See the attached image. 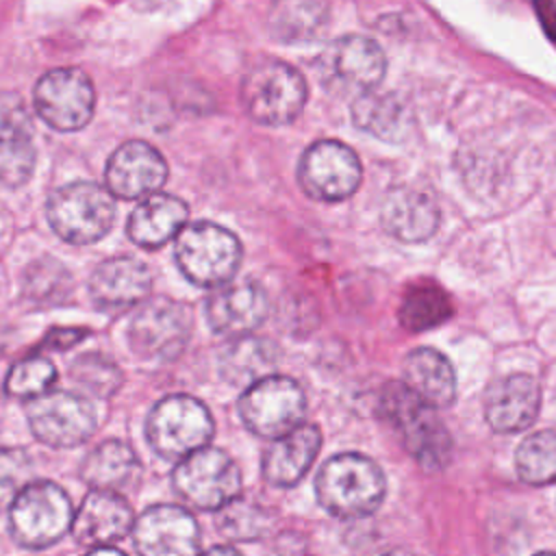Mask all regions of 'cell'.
Masks as SVG:
<instances>
[{"label":"cell","instance_id":"obj_20","mask_svg":"<svg viewBox=\"0 0 556 556\" xmlns=\"http://www.w3.org/2000/svg\"><path fill=\"white\" fill-rule=\"evenodd\" d=\"M541 389L528 374H510L495 380L484 393V417L495 432H521L539 413Z\"/></svg>","mask_w":556,"mask_h":556},{"label":"cell","instance_id":"obj_1","mask_svg":"<svg viewBox=\"0 0 556 556\" xmlns=\"http://www.w3.org/2000/svg\"><path fill=\"white\" fill-rule=\"evenodd\" d=\"M315 495L324 510L339 519H361L371 515L384 497V476L380 467L354 452L328 458L317 478Z\"/></svg>","mask_w":556,"mask_h":556},{"label":"cell","instance_id":"obj_31","mask_svg":"<svg viewBox=\"0 0 556 556\" xmlns=\"http://www.w3.org/2000/svg\"><path fill=\"white\" fill-rule=\"evenodd\" d=\"M452 315L447 295L434 285L413 287L400 306V319L408 330H428L443 324Z\"/></svg>","mask_w":556,"mask_h":556},{"label":"cell","instance_id":"obj_23","mask_svg":"<svg viewBox=\"0 0 556 556\" xmlns=\"http://www.w3.org/2000/svg\"><path fill=\"white\" fill-rule=\"evenodd\" d=\"M380 222L391 237L404 243H419L434 235L439 208L426 191L395 189L382 202Z\"/></svg>","mask_w":556,"mask_h":556},{"label":"cell","instance_id":"obj_6","mask_svg":"<svg viewBox=\"0 0 556 556\" xmlns=\"http://www.w3.org/2000/svg\"><path fill=\"white\" fill-rule=\"evenodd\" d=\"M382 415L400 432L408 454L426 469H441L452 452L445 426L434 408L419 400L404 382L391 384L382 395Z\"/></svg>","mask_w":556,"mask_h":556},{"label":"cell","instance_id":"obj_14","mask_svg":"<svg viewBox=\"0 0 556 556\" xmlns=\"http://www.w3.org/2000/svg\"><path fill=\"white\" fill-rule=\"evenodd\" d=\"M363 178V167L352 148L334 139H321L306 148L298 165V180L306 195L319 202L350 198Z\"/></svg>","mask_w":556,"mask_h":556},{"label":"cell","instance_id":"obj_7","mask_svg":"<svg viewBox=\"0 0 556 556\" xmlns=\"http://www.w3.org/2000/svg\"><path fill=\"white\" fill-rule=\"evenodd\" d=\"M241 104L254 122L285 126L304 109L306 83L289 63L263 61L243 76Z\"/></svg>","mask_w":556,"mask_h":556},{"label":"cell","instance_id":"obj_16","mask_svg":"<svg viewBox=\"0 0 556 556\" xmlns=\"http://www.w3.org/2000/svg\"><path fill=\"white\" fill-rule=\"evenodd\" d=\"M104 178L113 195L137 200L156 193L165 185L167 163L154 146L130 139L109 156Z\"/></svg>","mask_w":556,"mask_h":556},{"label":"cell","instance_id":"obj_25","mask_svg":"<svg viewBox=\"0 0 556 556\" xmlns=\"http://www.w3.org/2000/svg\"><path fill=\"white\" fill-rule=\"evenodd\" d=\"M278 365V345L265 337L241 334L228 341L219 356V376L235 387H248L269 376Z\"/></svg>","mask_w":556,"mask_h":556},{"label":"cell","instance_id":"obj_4","mask_svg":"<svg viewBox=\"0 0 556 556\" xmlns=\"http://www.w3.org/2000/svg\"><path fill=\"white\" fill-rule=\"evenodd\" d=\"M243 248L235 232L213 222L182 226L176 235L174 258L182 276L198 287L228 282L241 265Z\"/></svg>","mask_w":556,"mask_h":556},{"label":"cell","instance_id":"obj_29","mask_svg":"<svg viewBox=\"0 0 556 556\" xmlns=\"http://www.w3.org/2000/svg\"><path fill=\"white\" fill-rule=\"evenodd\" d=\"M276 515L252 497L237 495L217 510V530L232 541H258L271 532Z\"/></svg>","mask_w":556,"mask_h":556},{"label":"cell","instance_id":"obj_21","mask_svg":"<svg viewBox=\"0 0 556 556\" xmlns=\"http://www.w3.org/2000/svg\"><path fill=\"white\" fill-rule=\"evenodd\" d=\"M321 447V432L315 424H300L293 430L271 439L261 460L265 482L278 489L298 484L311 469Z\"/></svg>","mask_w":556,"mask_h":556},{"label":"cell","instance_id":"obj_36","mask_svg":"<svg viewBox=\"0 0 556 556\" xmlns=\"http://www.w3.org/2000/svg\"><path fill=\"white\" fill-rule=\"evenodd\" d=\"M33 460L22 447H0V510L9 508L28 482Z\"/></svg>","mask_w":556,"mask_h":556},{"label":"cell","instance_id":"obj_19","mask_svg":"<svg viewBox=\"0 0 556 556\" xmlns=\"http://www.w3.org/2000/svg\"><path fill=\"white\" fill-rule=\"evenodd\" d=\"M152 287L148 267L130 256H115L102 261L89 278L91 300L109 313L128 311L146 302Z\"/></svg>","mask_w":556,"mask_h":556},{"label":"cell","instance_id":"obj_13","mask_svg":"<svg viewBox=\"0 0 556 556\" xmlns=\"http://www.w3.org/2000/svg\"><path fill=\"white\" fill-rule=\"evenodd\" d=\"M33 102L50 128L72 132L89 124L96 109V91L83 70L56 67L37 80Z\"/></svg>","mask_w":556,"mask_h":556},{"label":"cell","instance_id":"obj_12","mask_svg":"<svg viewBox=\"0 0 556 556\" xmlns=\"http://www.w3.org/2000/svg\"><path fill=\"white\" fill-rule=\"evenodd\" d=\"M191 334L189 308L169 298L148 300L128 324V343L146 361H174Z\"/></svg>","mask_w":556,"mask_h":556},{"label":"cell","instance_id":"obj_3","mask_svg":"<svg viewBox=\"0 0 556 556\" xmlns=\"http://www.w3.org/2000/svg\"><path fill=\"white\" fill-rule=\"evenodd\" d=\"M46 217L63 241L87 245L100 241L111 230L115 200L109 187L76 180L52 191L46 204Z\"/></svg>","mask_w":556,"mask_h":556},{"label":"cell","instance_id":"obj_10","mask_svg":"<svg viewBox=\"0 0 556 556\" xmlns=\"http://www.w3.org/2000/svg\"><path fill=\"white\" fill-rule=\"evenodd\" d=\"M172 482L185 504L198 510H219L239 495L241 471L224 450L204 445L178 460Z\"/></svg>","mask_w":556,"mask_h":556},{"label":"cell","instance_id":"obj_8","mask_svg":"<svg viewBox=\"0 0 556 556\" xmlns=\"http://www.w3.org/2000/svg\"><path fill=\"white\" fill-rule=\"evenodd\" d=\"M306 413L304 389L287 376L269 374L252 384L239 397V417L243 426L263 439H276L302 424Z\"/></svg>","mask_w":556,"mask_h":556},{"label":"cell","instance_id":"obj_9","mask_svg":"<svg viewBox=\"0 0 556 556\" xmlns=\"http://www.w3.org/2000/svg\"><path fill=\"white\" fill-rule=\"evenodd\" d=\"M382 48L363 35H345L324 48L317 59L319 83L337 96H361L371 91L384 76Z\"/></svg>","mask_w":556,"mask_h":556},{"label":"cell","instance_id":"obj_15","mask_svg":"<svg viewBox=\"0 0 556 556\" xmlns=\"http://www.w3.org/2000/svg\"><path fill=\"white\" fill-rule=\"evenodd\" d=\"M132 545L143 556H172L200 552V528L189 510L156 504L141 513L130 530Z\"/></svg>","mask_w":556,"mask_h":556},{"label":"cell","instance_id":"obj_22","mask_svg":"<svg viewBox=\"0 0 556 556\" xmlns=\"http://www.w3.org/2000/svg\"><path fill=\"white\" fill-rule=\"evenodd\" d=\"M189 206L172 193H150L130 213L126 235L146 250H159L187 224Z\"/></svg>","mask_w":556,"mask_h":556},{"label":"cell","instance_id":"obj_5","mask_svg":"<svg viewBox=\"0 0 556 556\" xmlns=\"http://www.w3.org/2000/svg\"><path fill=\"white\" fill-rule=\"evenodd\" d=\"M215 424L208 408L193 395L174 393L159 400L146 419V439L165 460H182L208 445Z\"/></svg>","mask_w":556,"mask_h":556},{"label":"cell","instance_id":"obj_34","mask_svg":"<svg viewBox=\"0 0 556 556\" xmlns=\"http://www.w3.org/2000/svg\"><path fill=\"white\" fill-rule=\"evenodd\" d=\"M24 287L28 298L39 302H59L67 295L70 274L63 265L52 258H41L33 263L24 276Z\"/></svg>","mask_w":556,"mask_h":556},{"label":"cell","instance_id":"obj_30","mask_svg":"<svg viewBox=\"0 0 556 556\" xmlns=\"http://www.w3.org/2000/svg\"><path fill=\"white\" fill-rule=\"evenodd\" d=\"M515 467L528 484L556 482V430H541L526 437L517 447Z\"/></svg>","mask_w":556,"mask_h":556},{"label":"cell","instance_id":"obj_11","mask_svg":"<svg viewBox=\"0 0 556 556\" xmlns=\"http://www.w3.org/2000/svg\"><path fill=\"white\" fill-rule=\"evenodd\" d=\"M26 421L35 439L50 447H76L98 426L91 402L72 391L50 389L28 400Z\"/></svg>","mask_w":556,"mask_h":556},{"label":"cell","instance_id":"obj_28","mask_svg":"<svg viewBox=\"0 0 556 556\" xmlns=\"http://www.w3.org/2000/svg\"><path fill=\"white\" fill-rule=\"evenodd\" d=\"M139 463L130 445L117 439L96 445L80 465V478L93 489H119L137 473Z\"/></svg>","mask_w":556,"mask_h":556},{"label":"cell","instance_id":"obj_24","mask_svg":"<svg viewBox=\"0 0 556 556\" xmlns=\"http://www.w3.org/2000/svg\"><path fill=\"white\" fill-rule=\"evenodd\" d=\"M404 384L432 408L450 406L456 397L454 367L434 348H417L406 356Z\"/></svg>","mask_w":556,"mask_h":556},{"label":"cell","instance_id":"obj_32","mask_svg":"<svg viewBox=\"0 0 556 556\" xmlns=\"http://www.w3.org/2000/svg\"><path fill=\"white\" fill-rule=\"evenodd\" d=\"M72 378L91 395L106 400L122 387V369L104 354H83L72 363Z\"/></svg>","mask_w":556,"mask_h":556},{"label":"cell","instance_id":"obj_37","mask_svg":"<svg viewBox=\"0 0 556 556\" xmlns=\"http://www.w3.org/2000/svg\"><path fill=\"white\" fill-rule=\"evenodd\" d=\"M33 137V117L15 91H0V141H26Z\"/></svg>","mask_w":556,"mask_h":556},{"label":"cell","instance_id":"obj_27","mask_svg":"<svg viewBox=\"0 0 556 556\" xmlns=\"http://www.w3.org/2000/svg\"><path fill=\"white\" fill-rule=\"evenodd\" d=\"M354 124L387 141H400L408 128V109L393 93H376L374 89L356 96L352 104Z\"/></svg>","mask_w":556,"mask_h":556},{"label":"cell","instance_id":"obj_2","mask_svg":"<svg viewBox=\"0 0 556 556\" xmlns=\"http://www.w3.org/2000/svg\"><path fill=\"white\" fill-rule=\"evenodd\" d=\"M70 495L50 480L26 482L9 506V534L26 549H43L72 530Z\"/></svg>","mask_w":556,"mask_h":556},{"label":"cell","instance_id":"obj_26","mask_svg":"<svg viewBox=\"0 0 556 556\" xmlns=\"http://www.w3.org/2000/svg\"><path fill=\"white\" fill-rule=\"evenodd\" d=\"M328 24L324 0H274L267 15L271 35L287 43H306L317 39Z\"/></svg>","mask_w":556,"mask_h":556},{"label":"cell","instance_id":"obj_35","mask_svg":"<svg viewBox=\"0 0 556 556\" xmlns=\"http://www.w3.org/2000/svg\"><path fill=\"white\" fill-rule=\"evenodd\" d=\"M35 146L26 141H0V185L20 187L24 185L35 167Z\"/></svg>","mask_w":556,"mask_h":556},{"label":"cell","instance_id":"obj_17","mask_svg":"<svg viewBox=\"0 0 556 556\" xmlns=\"http://www.w3.org/2000/svg\"><path fill=\"white\" fill-rule=\"evenodd\" d=\"M267 313V293L254 280H228L206 300V321L213 332L224 337L250 334L263 324Z\"/></svg>","mask_w":556,"mask_h":556},{"label":"cell","instance_id":"obj_33","mask_svg":"<svg viewBox=\"0 0 556 556\" xmlns=\"http://www.w3.org/2000/svg\"><path fill=\"white\" fill-rule=\"evenodd\" d=\"M54 378H56V369L46 356H26L9 369L4 380V391L17 400H30L48 391Z\"/></svg>","mask_w":556,"mask_h":556},{"label":"cell","instance_id":"obj_38","mask_svg":"<svg viewBox=\"0 0 556 556\" xmlns=\"http://www.w3.org/2000/svg\"><path fill=\"white\" fill-rule=\"evenodd\" d=\"M135 4H139V7H156V4H161L163 0H132Z\"/></svg>","mask_w":556,"mask_h":556},{"label":"cell","instance_id":"obj_18","mask_svg":"<svg viewBox=\"0 0 556 556\" xmlns=\"http://www.w3.org/2000/svg\"><path fill=\"white\" fill-rule=\"evenodd\" d=\"M132 508L115 489H91L74 513L72 534L87 549L113 545L132 530Z\"/></svg>","mask_w":556,"mask_h":556}]
</instances>
